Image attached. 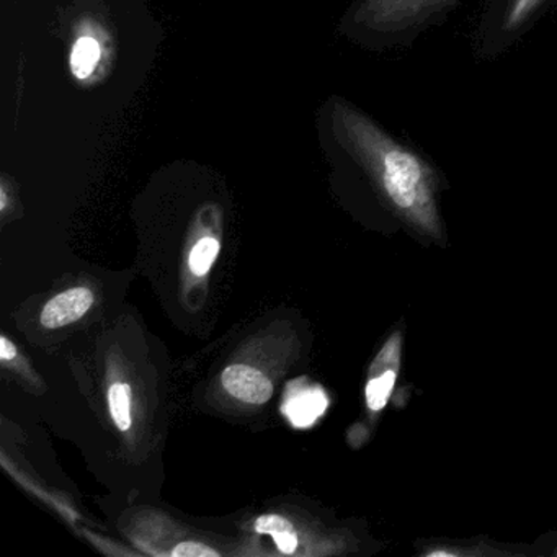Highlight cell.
I'll return each mask as SVG.
<instances>
[{"instance_id": "3957f363", "label": "cell", "mask_w": 557, "mask_h": 557, "mask_svg": "<svg viewBox=\"0 0 557 557\" xmlns=\"http://www.w3.org/2000/svg\"><path fill=\"white\" fill-rule=\"evenodd\" d=\"M557 0H484L471 32L479 60H497L517 47Z\"/></svg>"}, {"instance_id": "5bb4252c", "label": "cell", "mask_w": 557, "mask_h": 557, "mask_svg": "<svg viewBox=\"0 0 557 557\" xmlns=\"http://www.w3.org/2000/svg\"><path fill=\"white\" fill-rule=\"evenodd\" d=\"M15 355H17V348L5 335H2L0 337V357H2V360L9 361L15 358Z\"/></svg>"}, {"instance_id": "8fae6325", "label": "cell", "mask_w": 557, "mask_h": 557, "mask_svg": "<svg viewBox=\"0 0 557 557\" xmlns=\"http://www.w3.org/2000/svg\"><path fill=\"white\" fill-rule=\"evenodd\" d=\"M256 531L259 534H270V536L275 537L276 534L295 531V528H293L292 521L286 520L285 517H280V515H262V517L257 518Z\"/></svg>"}, {"instance_id": "277c9868", "label": "cell", "mask_w": 557, "mask_h": 557, "mask_svg": "<svg viewBox=\"0 0 557 557\" xmlns=\"http://www.w3.org/2000/svg\"><path fill=\"white\" fill-rule=\"evenodd\" d=\"M400 354H403V335L394 334L371 367V376L364 389L370 412H381L389 403L391 394L396 386L397 373H399Z\"/></svg>"}, {"instance_id": "52a82bcc", "label": "cell", "mask_w": 557, "mask_h": 557, "mask_svg": "<svg viewBox=\"0 0 557 557\" xmlns=\"http://www.w3.org/2000/svg\"><path fill=\"white\" fill-rule=\"evenodd\" d=\"M327 407L329 399L324 391L319 386H308L286 397L285 416L296 429H308Z\"/></svg>"}, {"instance_id": "7a4b0ae2", "label": "cell", "mask_w": 557, "mask_h": 557, "mask_svg": "<svg viewBox=\"0 0 557 557\" xmlns=\"http://www.w3.org/2000/svg\"><path fill=\"white\" fill-rule=\"evenodd\" d=\"M468 0H360L348 27L370 47L410 48L442 27Z\"/></svg>"}, {"instance_id": "ba28073f", "label": "cell", "mask_w": 557, "mask_h": 557, "mask_svg": "<svg viewBox=\"0 0 557 557\" xmlns=\"http://www.w3.org/2000/svg\"><path fill=\"white\" fill-rule=\"evenodd\" d=\"M100 61V45L92 37H83L74 44L71 51V71L74 77L84 81L92 76Z\"/></svg>"}, {"instance_id": "9a60e30c", "label": "cell", "mask_w": 557, "mask_h": 557, "mask_svg": "<svg viewBox=\"0 0 557 557\" xmlns=\"http://www.w3.org/2000/svg\"><path fill=\"white\" fill-rule=\"evenodd\" d=\"M2 205H0V210L4 211L5 210V205H8V197H5V191L2 190Z\"/></svg>"}, {"instance_id": "4fadbf2b", "label": "cell", "mask_w": 557, "mask_h": 557, "mask_svg": "<svg viewBox=\"0 0 557 557\" xmlns=\"http://www.w3.org/2000/svg\"><path fill=\"white\" fill-rule=\"evenodd\" d=\"M273 541H275L276 546H278V549L285 554H293L295 553L296 547H298V537H296L295 531H288V533L276 534V536L273 537Z\"/></svg>"}, {"instance_id": "5b68a950", "label": "cell", "mask_w": 557, "mask_h": 557, "mask_svg": "<svg viewBox=\"0 0 557 557\" xmlns=\"http://www.w3.org/2000/svg\"><path fill=\"white\" fill-rule=\"evenodd\" d=\"M224 389L247 404H265L273 396V386L262 371L249 364H233L223 371Z\"/></svg>"}, {"instance_id": "9c48e42d", "label": "cell", "mask_w": 557, "mask_h": 557, "mask_svg": "<svg viewBox=\"0 0 557 557\" xmlns=\"http://www.w3.org/2000/svg\"><path fill=\"white\" fill-rule=\"evenodd\" d=\"M110 413L122 432L132 426V393L126 384L116 383L109 391Z\"/></svg>"}, {"instance_id": "6da1fadb", "label": "cell", "mask_w": 557, "mask_h": 557, "mask_svg": "<svg viewBox=\"0 0 557 557\" xmlns=\"http://www.w3.org/2000/svg\"><path fill=\"white\" fill-rule=\"evenodd\" d=\"M331 122L338 148L370 178L384 205L409 230L442 240L440 195L446 182L440 169L347 100H332Z\"/></svg>"}, {"instance_id": "30bf717a", "label": "cell", "mask_w": 557, "mask_h": 557, "mask_svg": "<svg viewBox=\"0 0 557 557\" xmlns=\"http://www.w3.org/2000/svg\"><path fill=\"white\" fill-rule=\"evenodd\" d=\"M218 253H220V243L216 239L203 237V239L198 240L197 246L191 249L190 259H188L191 272L197 276L207 275L213 267Z\"/></svg>"}, {"instance_id": "7c38bea8", "label": "cell", "mask_w": 557, "mask_h": 557, "mask_svg": "<svg viewBox=\"0 0 557 557\" xmlns=\"http://www.w3.org/2000/svg\"><path fill=\"white\" fill-rule=\"evenodd\" d=\"M172 556L175 557H218L220 553L213 547L207 546L203 543H195V541H187L181 543L172 550Z\"/></svg>"}, {"instance_id": "8992f818", "label": "cell", "mask_w": 557, "mask_h": 557, "mask_svg": "<svg viewBox=\"0 0 557 557\" xmlns=\"http://www.w3.org/2000/svg\"><path fill=\"white\" fill-rule=\"evenodd\" d=\"M94 305V295L87 288H71L54 296L44 311L41 324L47 329H60L79 321Z\"/></svg>"}]
</instances>
